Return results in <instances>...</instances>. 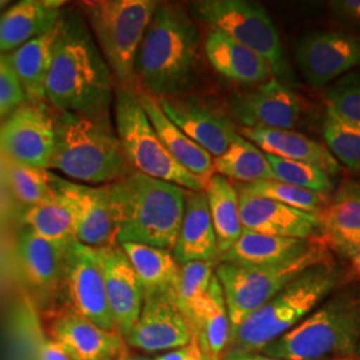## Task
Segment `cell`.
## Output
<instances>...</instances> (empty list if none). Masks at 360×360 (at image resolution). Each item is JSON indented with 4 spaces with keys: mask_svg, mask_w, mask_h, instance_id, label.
<instances>
[{
    "mask_svg": "<svg viewBox=\"0 0 360 360\" xmlns=\"http://www.w3.org/2000/svg\"><path fill=\"white\" fill-rule=\"evenodd\" d=\"M114 112L117 139L135 171L188 191L206 190L208 181L181 167L168 153L139 103L136 91L116 87Z\"/></svg>",
    "mask_w": 360,
    "mask_h": 360,
    "instance_id": "9c48e42d",
    "label": "cell"
},
{
    "mask_svg": "<svg viewBox=\"0 0 360 360\" xmlns=\"http://www.w3.org/2000/svg\"><path fill=\"white\" fill-rule=\"evenodd\" d=\"M46 327L71 360H119L127 354L120 333L104 330L65 303L47 312Z\"/></svg>",
    "mask_w": 360,
    "mask_h": 360,
    "instance_id": "5bb4252c",
    "label": "cell"
},
{
    "mask_svg": "<svg viewBox=\"0 0 360 360\" xmlns=\"http://www.w3.org/2000/svg\"><path fill=\"white\" fill-rule=\"evenodd\" d=\"M267 160L270 163L275 180L314 193H322L326 196L334 187L331 176L323 171L322 168L314 165L282 159L272 155H267Z\"/></svg>",
    "mask_w": 360,
    "mask_h": 360,
    "instance_id": "74e56055",
    "label": "cell"
},
{
    "mask_svg": "<svg viewBox=\"0 0 360 360\" xmlns=\"http://www.w3.org/2000/svg\"><path fill=\"white\" fill-rule=\"evenodd\" d=\"M231 114L247 129H291L302 115V102L294 91L275 77L236 95Z\"/></svg>",
    "mask_w": 360,
    "mask_h": 360,
    "instance_id": "e0dca14e",
    "label": "cell"
},
{
    "mask_svg": "<svg viewBox=\"0 0 360 360\" xmlns=\"http://www.w3.org/2000/svg\"><path fill=\"white\" fill-rule=\"evenodd\" d=\"M331 257L326 240L316 239L307 251L276 264L243 266L219 263L215 275L221 285L231 333L245 318L266 304L302 272Z\"/></svg>",
    "mask_w": 360,
    "mask_h": 360,
    "instance_id": "ba28073f",
    "label": "cell"
},
{
    "mask_svg": "<svg viewBox=\"0 0 360 360\" xmlns=\"http://www.w3.org/2000/svg\"><path fill=\"white\" fill-rule=\"evenodd\" d=\"M183 314L205 359H223L230 346L231 322L217 275H214L206 294Z\"/></svg>",
    "mask_w": 360,
    "mask_h": 360,
    "instance_id": "44dd1931",
    "label": "cell"
},
{
    "mask_svg": "<svg viewBox=\"0 0 360 360\" xmlns=\"http://www.w3.org/2000/svg\"><path fill=\"white\" fill-rule=\"evenodd\" d=\"M215 262H190L180 264L174 297L181 312L205 295L215 275Z\"/></svg>",
    "mask_w": 360,
    "mask_h": 360,
    "instance_id": "f35d334b",
    "label": "cell"
},
{
    "mask_svg": "<svg viewBox=\"0 0 360 360\" xmlns=\"http://www.w3.org/2000/svg\"><path fill=\"white\" fill-rule=\"evenodd\" d=\"M321 239V238H319ZM316 239H295L270 236L243 230L231 248L218 259L219 263L243 266L276 264L307 251Z\"/></svg>",
    "mask_w": 360,
    "mask_h": 360,
    "instance_id": "f1b7e54d",
    "label": "cell"
},
{
    "mask_svg": "<svg viewBox=\"0 0 360 360\" xmlns=\"http://www.w3.org/2000/svg\"><path fill=\"white\" fill-rule=\"evenodd\" d=\"M123 339L131 347L155 352L187 346L193 334L174 295L165 292L143 297L139 318Z\"/></svg>",
    "mask_w": 360,
    "mask_h": 360,
    "instance_id": "9a60e30c",
    "label": "cell"
},
{
    "mask_svg": "<svg viewBox=\"0 0 360 360\" xmlns=\"http://www.w3.org/2000/svg\"><path fill=\"white\" fill-rule=\"evenodd\" d=\"M198 49L199 31L188 13L178 4L160 3L136 53L138 90L179 95L193 79Z\"/></svg>",
    "mask_w": 360,
    "mask_h": 360,
    "instance_id": "3957f363",
    "label": "cell"
},
{
    "mask_svg": "<svg viewBox=\"0 0 360 360\" xmlns=\"http://www.w3.org/2000/svg\"><path fill=\"white\" fill-rule=\"evenodd\" d=\"M101 251L108 307L116 331L124 336L142 311V287L120 245L105 247Z\"/></svg>",
    "mask_w": 360,
    "mask_h": 360,
    "instance_id": "ffe728a7",
    "label": "cell"
},
{
    "mask_svg": "<svg viewBox=\"0 0 360 360\" xmlns=\"http://www.w3.org/2000/svg\"><path fill=\"white\" fill-rule=\"evenodd\" d=\"M105 187L115 223L116 245L138 243L172 252L187 190L138 171Z\"/></svg>",
    "mask_w": 360,
    "mask_h": 360,
    "instance_id": "7a4b0ae2",
    "label": "cell"
},
{
    "mask_svg": "<svg viewBox=\"0 0 360 360\" xmlns=\"http://www.w3.org/2000/svg\"><path fill=\"white\" fill-rule=\"evenodd\" d=\"M119 360H151L148 359V358H146V356H139V355H132V354H129V351H127V354L124 355V356H122V359Z\"/></svg>",
    "mask_w": 360,
    "mask_h": 360,
    "instance_id": "c3c4849f",
    "label": "cell"
},
{
    "mask_svg": "<svg viewBox=\"0 0 360 360\" xmlns=\"http://www.w3.org/2000/svg\"><path fill=\"white\" fill-rule=\"evenodd\" d=\"M326 243L360 233V183H345L318 214Z\"/></svg>",
    "mask_w": 360,
    "mask_h": 360,
    "instance_id": "d6a6232c",
    "label": "cell"
},
{
    "mask_svg": "<svg viewBox=\"0 0 360 360\" xmlns=\"http://www.w3.org/2000/svg\"><path fill=\"white\" fill-rule=\"evenodd\" d=\"M4 160V179L13 198L28 207L53 200L49 169Z\"/></svg>",
    "mask_w": 360,
    "mask_h": 360,
    "instance_id": "e575fe53",
    "label": "cell"
},
{
    "mask_svg": "<svg viewBox=\"0 0 360 360\" xmlns=\"http://www.w3.org/2000/svg\"><path fill=\"white\" fill-rule=\"evenodd\" d=\"M205 52L210 65L232 82L259 86L272 79L266 60L217 28L207 34Z\"/></svg>",
    "mask_w": 360,
    "mask_h": 360,
    "instance_id": "d4e9b609",
    "label": "cell"
},
{
    "mask_svg": "<svg viewBox=\"0 0 360 360\" xmlns=\"http://www.w3.org/2000/svg\"><path fill=\"white\" fill-rule=\"evenodd\" d=\"M156 0H86L79 3L92 37L112 71L117 87L138 90L135 60Z\"/></svg>",
    "mask_w": 360,
    "mask_h": 360,
    "instance_id": "52a82bcc",
    "label": "cell"
},
{
    "mask_svg": "<svg viewBox=\"0 0 360 360\" xmlns=\"http://www.w3.org/2000/svg\"><path fill=\"white\" fill-rule=\"evenodd\" d=\"M6 4H7V3H6V1H3V0H0V10H1V8H3V7H4V6H6Z\"/></svg>",
    "mask_w": 360,
    "mask_h": 360,
    "instance_id": "681fc988",
    "label": "cell"
},
{
    "mask_svg": "<svg viewBox=\"0 0 360 360\" xmlns=\"http://www.w3.org/2000/svg\"><path fill=\"white\" fill-rule=\"evenodd\" d=\"M238 193L243 230L281 238H323L318 215L285 206L267 198L242 191Z\"/></svg>",
    "mask_w": 360,
    "mask_h": 360,
    "instance_id": "d6986e66",
    "label": "cell"
},
{
    "mask_svg": "<svg viewBox=\"0 0 360 360\" xmlns=\"http://www.w3.org/2000/svg\"><path fill=\"white\" fill-rule=\"evenodd\" d=\"M239 134L266 155L314 165L322 168L330 176L340 171L339 162L327 147L292 129L242 127Z\"/></svg>",
    "mask_w": 360,
    "mask_h": 360,
    "instance_id": "484cf974",
    "label": "cell"
},
{
    "mask_svg": "<svg viewBox=\"0 0 360 360\" xmlns=\"http://www.w3.org/2000/svg\"><path fill=\"white\" fill-rule=\"evenodd\" d=\"M59 291L65 304L104 330L116 331L107 302L101 248L77 240L68 245Z\"/></svg>",
    "mask_w": 360,
    "mask_h": 360,
    "instance_id": "8fae6325",
    "label": "cell"
},
{
    "mask_svg": "<svg viewBox=\"0 0 360 360\" xmlns=\"http://www.w3.org/2000/svg\"><path fill=\"white\" fill-rule=\"evenodd\" d=\"M327 245H333L335 250H339V248H343V247H347V245H360V233L343 236V238L336 239L334 242H330Z\"/></svg>",
    "mask_w": 360,
    "mask_h": 360,
    "instance_id": "7dc6e473",
    "label": "cell"
},
{
    "mask_svg": "<svg viewBox=\"0 0 360 360\" xmlns=\"http://www.w3.org/2000/svg\"><path fill=\"white\" fill-rule=\"evenodd\" d=\"M193 8L207 25L223 31L266 60L276 80L291 90L297 87L279 32L260 4L245 0H200L193 1Z\"/></svg>",
    "mask_w": 360,
    "mask_h": 360,
    "instance_id": "30bf717a",
    "label": "cell"
},
{
    "mask_svg": "<svg viewBox=\"0 0 360 360\" xmlns=\"http://www.w3.org/2000/svg\"><path fill=\"white\" fill-rule=\"evenodd\" d=\"M26 102V95L6 53H0V120Z\"/></svg>",
    "mask_w": 360,
    "mask_h": 360,
    "instance_id": "60d3db41",
    "label": "cell"
},
{
    "mask_svg": "<svg viewBox=\"0 0 360 360\" xmlns=\"http://www.w3.org/2000/svg\"><path fill=\"white\" fill-rule=\"evenodd\" d=\"M302 74L314 87H323L360 65V39L343 32H314L295 50Z\"/></svg>",
    "mask_w": 360,
    "mask_h": 360,
    "instance_id": "2e32d148",
    "label": "cell"
},
{
    "mask_svg": "<svg viewBox=\"0 0 360 360\" xmlns=\"http://www.w3.org/2000/svg\"><path fill=\"white\" fill-rule=\"evenodd\" d=\"M136 95L146 115L168 153L181 167L208 181L215 174L212 166L214 158L168 119L154 95L143 90L136 91Z\"/></svg>",
    "mask_w": 360,
    "mask_h": 360,
    "instance_id": "4316f807",
    "label": "cell"
},
{
    "mask_svg": "<svg viewBox=\"0 0 360 360\" xmlns=\"http://www.w3.org/2000/svg\"><path fill=\"white\" fill-rule=\"evenodd\" d=\"M168 119L212 158L224 154L239 134L230 119L198 99L155 96Z\"/></svg>",
    "mask_w": 360,
    "mask_h": 360,
    "instance_id": "ac0fdd59",
    "label": "cell"
},
{
    "mask_svg": "<svg viewBox=\"0 0 360 360\" xmlns=\"http://www.w3.org/2000/svg\"><path fill=\"white\" fill-rule=\"evenodd\" d=\"M356 358H360V343L359 347H358V351H356Z\"/></svg>",
    "mask_w": 360,
    "mask_h": 360,
    "instance_id": "f907efd6",
    "label": "cell"
},
{
    "mask_svg": "<svg viewBox=\"0 0 360 360\" xmlns=\"http://www.w3.org/2000/svg\"><path fill=\"white\" fill-rule=\"evenodd\" d=\"M135 271L142 287L143 297L171 292L179 276L180 264L171 251L138 243L119 245Z\"/></svg>",
    "mask_w": 360,
    "mask_h": 360,
    "instance_id": "f546056e",
    "label": "cell"
},
{
    "mask_svg": "<svg viewBox=\"0 0 360 360\" xmlns=\"http://www.w3.org/2000/svg\"><path fill=\"white\" fill-rule=\"evenodd\" d=\"M38 360H71L65 354V349L60 347L52 339L43 342L38 349Z\"/></svg>",
    "mask_w": 360,
    "mask_h": 360,
    "instance_id": "ee69618b",
    "label": "cell"
},
{
    "mask_svg": "<svg viewBox=\"0 0 360 360\" xmlns=\"http://www.w3.org/2000/svg\"><path fill=\"white\" fill-rule=\"evenodd\" d=\"M338 251L348 257V260L351 262L352 270L355 271L360 281V245H347V247L339 248Z\"/></svg>",
    "mask_w": 360,
    "mask_h": 360,
    "instance_id": "f6af8a7d",
    "label": "cell"
},
{
    "mask_svg": "<svg viewBox=\"0 0 360 360\" xmlns=\"http://www.w3.org/2000/svg\"><path fill=\"white\" fill-rule=\"evenodd\" d=\"M205 193L217 235L219 259L236 243L243 232L239 193L230 180L218 174H214L210 178Z\"/></svg>",
    "mask_w": 360,
    "mask_h": 360,
    "instance_id": "4dcf8cb0",
    "label": "cell"
},
{
    "mask_svg": "<svg viewBox=\"0 0 360 360\" xmlns=\"http://www.w3.org/2000/svg\"><path fill=\"white\" fill-rule=\"evenodd\" d=\"M359 343L360 290L348 287L259 354L287 360L347 359L356 356Z\"/></svg>",
    "mask_w": 360,
    "mask_h": 360,
    "instance_id": "8992f818",
    "label": "cell"
},
{
    "mask_svg": "<svg viewBox=\"0 0 360 360\" xmlns=\"http://www.w3.org/2000/svg\"><path fill=\"white\" fill-rule=\"evenodd\" d=\"M214 172L240 183L275 179L267 155L240 134L236 135L227 151L212 159Z\"/></svg>",
    "mask_w": 360,
    "mask_h": 360,
    "instance_id": "1f68e13d",
    "label": "cell"
},
{
    "mask_svg": "<svg viewBox=\"0 0 360 360\" xmlns=\"http://www.w3.org/2000/svg\"><path fill=\"white\" fill-rule=\"evenodd\" d=\"M70 245L46 240L27 229L20 232L16 257L27 283L43 295L59 291L65 252Z\"/></svg>",
    "mask_w": 360,
    "mask_h": 360,
    "instance_id": "cb8c5ba5",
    "label": "cell"
},
{
    "mask_svg": "<svg viewBox=\"0 0 360 360\" xmlns=\"http://www.w3.org/2000/svg\"><path fill=\"white\" fill-rule=\"evenodd\" d=\"M27 230L53 243L75 242V227L70 212L56 200L28 207L22 217Z\"/></svg>",
    "mask_w": 360,
    "mask_h": 360,
    "instance_id": "836d02e7",
    "label": "cell"
},
{
    "mask_svg": "<svg viewBox=\"0 0 360 360\" xmlns=\"http://www.w3.org/2000/svg\"><path fill=\"white\" fill-rule=\"evenodd\" d=\"M328 105L348 123L360 129V77H347L326 94Z\"/></svg>",
    "mask_w": 360,
    "mask_h": 360,
    "instance_id": "ab89813d",
    "label": "cell"
},
{
    "mask_svg": "<svg viewBox=\"0 0 360 360\" xmlns=\"http://www.w3.org/2000/svg\"><path fill=\"white\" fill-rule=\"evenodd\" d=\"M172 255L179 264L218 260V243L205 191H186L184 214Z\"/></svg>",
    "mask_w": 360,
    "mask_h": 360,
    "instance_id": "7402d4cb",
    "label": "cell"
},
{
    "mask_svg": "<svg viewBox=\"0 0 360 360\" xmlns=\"http://www.w3.org/2000/svg\"><path fill=\"white\" fill-rule=\"evenodd\" d=\"M342 270L333 257L302 272L260 309L251 312L231 333L227 355L259 354L291 331L334 294Z\"/></svg>",
    "mask_w": 360,
    "mask_h": 360,
    "instance_id": "5b68a950",
    "label": "cell"
},
{
    "mask_svg": "<svg viewBox=\"0 0 360 360\" xmlns=\"http://www.w3.org/2000/svg\"><path fill=\"white\" fill-rule=\"evenodd\" d=\"M55 144L53 110L46 102H25L0 124L4 159L49 169Z\"/></svg>",
    "mask_w": 360,
    "mask_h": 360,
    "instance_id": "7c38bea8",
    "label": "cell"
},
{
    "mask_svg": "<svg viewBox=\"0 0 360 360\" xmlns=\"http://www.w3.org/2000/svg\"><path fill=\"white\" fill-rule=\"evenodd\" d=\"M114 79L83 13H62L46 102L58 112L108 117Z\"/></svg>",
    "mask_w": 360,
    "mask_h": 360,
    "instance_id": "6da1fadb",
    "label": "cell"
},
{
    "mask_svg": "<svg viewBox=\"0 0 360 360\" xmlns=\"http://www.w3.org/2000/svg\"><path fill=\"white\" fill-rule=\"evenodd\" d=\"M359 359H360V358H359Z\"/></svg>",
    "mask_w": 360,
    "mask_h": 360,
    "instance_id": "816d5d0a",
    "label": "cell"
},
{
    "mask_svg": "<svg viewBox=\"0 0 360 360\" xmlns=\"http://www.w3.org/2000/svg\"><path fill=\"white\" fill-rule=\"evenodd\" d=\"M53 123L49 171L89 186H107L135 171L108 117L53 111Z\"/></svg>",
    "mask_w": 360,
    "mask_h": 360,
    "instance_id": "277c9868",
    "label": "cell"
},
{
    "mask_svg": "<svg viewBox=\"0 0 360 360\" xmlns=\"http://www.w3.org/2000/svg\"><path fill=\"white\" fill-rule=\"evenodd\" d=\"M53 200L70 212L75 239L82 245L105 248L116 245V230L105 186H89L50 172Z\"/></svg>",
    "mask_w": 360,
    "mask_h": 360,
    "instance_id": "4fadbf2b",
    "label": "cell"
},
{
    "mask_svg": "<svg viewBox=\"0 0 360 360\" xmlns=\"http://www.w3.org/2000/svg\"><path fill=\"white\" fill-rule=\"evenodd\" d=\"M58 32L59 23L47 34L27 41L7 55L26 95L27 102H46V86Z\"/></svg>",
    "mask_w": 360,
    "mask_h": 360,
    "instance_id": "83f0119b",
    "label": "cell"
},
{
    "mask_svg": "<svg viewBox=\"0 0 360 360\" xmlns=\"http://www.w3.org/2000/svg\"><path fill=\"white\" fill-rule=\"evenodd\" d=\"M155 360H206L202 351L198 347V345L195 343V340H191L187 346L176 348V349H171L166 354H162L159 356H156Z\"/></svg>",
    "mask_w": 360,
    "mask_h": 360,
    "instance_id": "7bdbcfd3",
    "label": "cell"
},
{
    "mask_svg": "<svg viewBox=\"0 0 360 360\" xmlns=\"http://www.w3.org/2000/svg\"><path fill=\"white\" fill-rule=\"evenodd\" d=\"M221 360H287V359H276V358H270L262 354H240V355H227ZM338 360H360L359 358H347V359H338Z\"/></svg>",
    "mask_w": 360,
    "mask_h": 360,
    "instance_id": "bcb514c9",
    "label": "cell"
},
{
    "mask_svg": "<svg viewBox=\"0 0 360 360\" xmlns=\"http://www.w3.org/2000/svg\"><path fill=\"white\" fill-rule=\"evenodd\" d=\"M62 0H23L0 15V53L13 52L55 28L62 16Z\"/></svg>",
    "mask_w": 360,
    "mask_h": 360,
    "instance_id": "603a6c76",
    "label": "cell"
},
{
    "mask_svg": "<svg viewBox=\"0 0 360 360\" xmlns=\"http://www.w3.org/2000/svg\"><path fill=\"white\" fill-rule=\"evenodd\" d=\"M238 191L267 198L285 206L318 215L327 205V196L295 186H290L279 180H259L254 183H239L235 186Z\"/></svg>",
    "mask_w": 360,
    "mask_h": 360,
    "instance_id": "d590c367",
    "label": "cell"
},
{
    "mask_svg": "<svg viewBox=\"0 0 360 360\" xmlns=\"http://www.w3.org/2000/svg\"><path fill=\"white\" fill-rule=\"evenodd\" d=\"M323 136L338 162L351 169H360V129L343 120L330 105L323 119Z\"/></svg>",
    "mask_w": 360,
    "mask_h": 360,
    "instance_id": "8d00e7d4",
    "label": "cell"
},
{
    "mask_svg": "<svg viewBox=\"0 0 360 360\" xmlns=\"http://www.w3.org/2000/svg\"><path fill=\"white\" fill-rule=\"evenodd\" d=\"M330 6L339 19L360 25V0H336Z\"/></svg>",
    "mask_w": 360,
    "mask_h": 360,
    "instance_id": "b9f144b4",
    "label": "cell"
}]
</instances>
